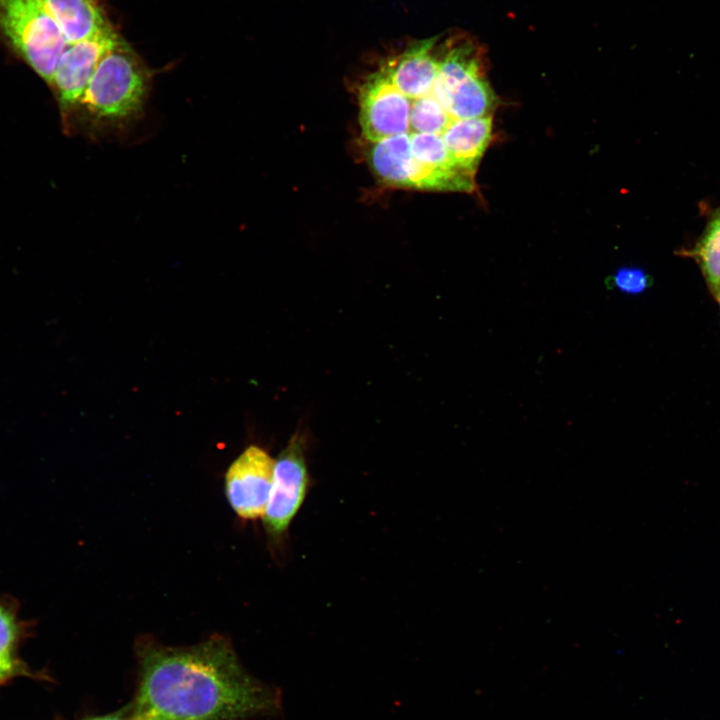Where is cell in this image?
Returning <instances> with one entry per match:
<instances>
[{
    "mask_svg": "<svg viewBox=\"0 0 720 720\" xmlns=\"http://www.w3.org/2000/svg\"><path fill=\"white\" fill-rule=\"evenodd\" d=\"M651 276L636 267H623L605 280L608 289L616 288L622 292L639 294L652 284Z\"/></svg>",
    "mask_w": 720,
    "mask_h": 720,
    "instance_id": "cell-12",
    "label": "cell"
},
{
    "mask_svg": "<svg viewBox=\"0 0 720 720\" xmlns=\"http://www.w3.org/2000/svg\"><path fill=\"white\" fill-rule=\"evenodd\" d=\"M5 680H7V679L0 674V684Z\"/></svg>",
    "mask_w": 720,
    "mask_h": 720,
    "instance_id": "cell-15",
    "label": "cell"
},
{
    "mask_svg": "<svg viewBox=\"0 0 720 720\" xmlns=\"http://www.w3.org/2000/svg\"><path fill=\"white\" fill-rule=\"evenodd\" d=\"M454 82L441 71L437 38L389 56L359 90V123L368 165L390 187L472 192L475 176L462 171L445 145L458 119Z\"/></svg>",
    "mask_w": 720,
    "mask_h": 720,
    "instance_id": "cell-1",
    "label": "cell"
},
{
    "mask_svg": "<svg viewBox=\"0 0 720 720\" xmlns=\"http://www.w3.org/2000/svg\"><path fill=\"white\" fill-rule=\"evenodd\" d=\"M19 610L17 599L10 595L0 597V674L6 679L23 671L16 649L32 628L31 622L20 618Z\"/></svg>",
    "mask_w": 720,
    "mask_h": 720,
    "instance_id": "cell-10",
    "label": "cell"
},
{
    "mask_svg": "<svg viewBox=\"0 0 720 720\" xmlns=\"http://www.w3.org/2000/svg\"><path fill=\"white\" fill-rule=\"evenodd\" d=\"M0 33L48 83L69 45L36 0H0Z\"/></svg>",
    "mask_w": 720,
    "mask_h": 720,
    "instance_id": "cell-4",
    "label": "cell"
},
{
    "mask_svg": "<svg viewBox=\"0 0 720 720\" xmlns=\"http://www.w3.org/2000/svg\"><path fill=\"white\" fill-rule=\"evenodd\" d=\"M120 36L108 25L101 31L69 44L63 52L51 84L62 113L74 112L104 54Z\"/></svg>",
    "mask_w": 720,
    "mask_h": 720,
    "instance_id": "cell-7",
    "label": "cell"
},
{
    "mask_svg": "<svg viewBox=\"0 0 720 720\" xmlns=\"http://www.w3.org/2000/svg\"><path fill=\"white\" fill-rule=\"evenodd\" d=\"M492 115L461 119L447 132L445 145L453 162L464 172L475 176L479 163L492 138Z\"/></svg>",
    "mask_w": 720,
    "mask_h": 720,
    "instance_id": "cell-8",
    "label": "cell"
},
{
    "mask_svg": "<svg viewBox=\"0 0 720 720\" xmlns=\"http://www.w3.org/2000/svg\"><path fill=\"white\" fill-rule=\"evenodd\" d=\"M704 277L720 303V208L708 223L702 237L692 250Z\"/></svg>",
    "mask_w": 720,
    "mask_h": 720,
    "instance_id": "cell-11",
    "label": "cell"
},
{
    "mask_svg": "<svg viewBox=\"0 0 720 720\" xmlns=\"http://www.w3.org/2000/svg\"><path fill=\"white\" fill-rule=\"evenodd\" d=\"M138 714L140 715V720H161V719H159V718L152 717V716H149V715L140 714V713H138Z\"/></svg>",
    "mask_w": 720,
    "mask_h": 720,
    "instance_id": "cell-14",
    "label": "cell"
},
{
    "mask_svg": "<svg viewBox=\"0 0 720 720\" xmlns=\"http://www.w3.org/2000/svg\"><path fill=\"white\" fill-rule=\"evenodd\" d=\"M135 710L161 720H244L278 711L280 692L253 677L231 642L213 635L171 647L142 641Z\"/></svg>",
    "mask_w": 720,
    "mask_h": 720,
    "instance_id": "cell-2",
    "label": "cell"
},
{
    "mask_svg": "<svg viewBox=\"0 0 720 720\" xmlns=\"http://www.w3.org/2000/svg\"><path fill=\"white\" fill-rule=\"evenodd\" d=\"M274 459L262 448L247 447L225 474V494L235 514L243 520L263 517L273 482Z\"/></svg>",
    "mask_w": 720,
    "mask_h": 720,
    "instance_id": "cell-6",
    "label": "cell"
},
{
    "mask_svg": "<svg viewBox=\"0 0 720 720\" xmlns=\"http://www.w3.org/2000/svg\"><path fill=\"white\" fill-rule=\"evenodd\" d=\"M84 720H140V715L134 708L131 714L120 712L102 716H95Z\"/></svg>",
    "mask_w": 720,
    "mask_h": 720,
    "instance_id": "cell-13",
    "label": "cell"
},
{
    "mask_svg": "<svg viewBox=\"0 0 720 720\" xmlns=\"http://www.w3.org/2000/svg\"><path fill=\"white\" fill-rule=\"evenodd\" d=\"M151 77L122 38L104 54L74 112L94 137L125 132L142 118Z\"/></svg>",
    "mask_w": 720,
    "mask_h": 720,
    "instance_id": "cell-3",
    "label": "cell"
},
{
    "mask_svg": "<svg viewBox=\"0 0 720 720\" xmlns=\"http://www.w3.org/2000/svg\"><path fill=\"white\" fill-rule=\"evenodd\" d=\"M55 21L68 44L87 38L108 25L95 0H36Z\"/></svg>",
    "mask_w": 720,
    "mask_h": 720,
    "instance_id": "cell-9",
    "label": "cell"
},
{
    "mask_svg": "<svg viewBox=\"0 0 720 720\" xmlns=\"http://www.w3.org/2000/svg\"><path fill=\"white\" fill-rule=\"evenodd\" d=\"M305 443L303 433H294L274 459L271 492L262 517L265 532L272 539L287 532L305 500L309 484Z\"/></svg>",
    "mask_w": 720,
    "mask_h": 720,
    "instance_id": "cell-5",
    "label": "cell"
}]
</instances>
